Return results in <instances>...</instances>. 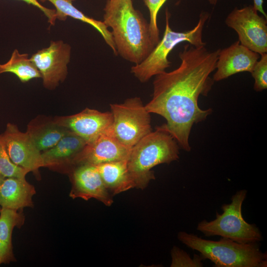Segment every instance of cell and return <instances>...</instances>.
<instances>
[{"instance_id": "f546056e", "label": "cell", "mask_w": 267, "mask_h": 267, "mask_svg": "<svg viewBox=\"0 0 267 267\" xmlns=\"http://www.w3.org/2000/svg\"><path fill=\"white\" fill-rule=\"evenodd\" d=\"M1 209L0 208V212Z\"/></svg>"}, {"instance_id": "9c48e42d", "label": "cell", "mask_w": 267, "mask_h": 267, "mask_svg": "<svg viewBox=\"0 0 267 267\" xmlns=\"http://www.w3.org/2000/svg\"><path fill=\"white\" fill-rule=\"evenodd\" d=\"M71 46L63 41H52L47 47L38 50L30 57L39 71L44 87L53 90L63 82L68 74Z\"/></svg>"}, {"instance_id": "cb8c5ba5", "label": "cell", "mask_w": 267, "mask_h": 267, "mask_svg": "<svg viewBox=\"0 0 267 267\" xmlns=\"http://www.w3.org/2000/svg\"><path fill=\"white\" fill-rule=\"evenodd\" d=\"M256 63L252 72L255 80L254 89L261 91L267 89V54L263 53Z\"/></svg>"}, {"instance_id": "603a6c76", "label": "cell", "mask_w": 267, "mask_h": 267, "mask_svg": "<svg viewBox=\"0 0 267 267\" xmlns=\"http://www.w3.org/2000/svg\"><path fill=\"white\" fill-rule=\"evenodd\" d=\"M167 0H143L150 14L149 33L151 39L155 45L160 41L159 30L157 25V15L160 8Z\"/></svg>"}, {"instance_id": "2e32d148", "label": "cell", "mask_w": 267, "mask_h": 267, "mask_svg": "<svg viewBox=\"0 0 267 267\" xmlns=\"http://www.w3.org/2000/svg\"><path fill=\"white\" fill-rule=\"evenodd\" d=\"M87 144L83 138L70 131L53 147L41 152L44 167L66 164L72 168L74 159Z\"/></svg>"}, {"instance_id": "ffe728a7", "label": "cell", "mask_w": 267, "mask_h": 267, "mask_svg": "<svg viewBox=\"0 0 267 267\" xmlns=\"http://www.w3.org/2000/svg\"><path fill=\"white\" fill-rule=\"evenodd\" d=\"M24 217L17 210L1 208L0 212V263L15 261L12 251V233L14 227L21 226Z\"/></svg>"}, {"instance_id": "7402d4cb", "label": "cell", "mask_w": 267, "mask_h": 267, "mask_svg": "<svg viewBox=\"0 0 267 267\" xmlns=\"http://www.w3.org/2000/svg\"><path fill=\"white\" fill-rule=\"evenodd\" d=\"M29 172L12 162L0 134V175L4 178H25Z\"/></svg>"}, {"instance_id": "4fadbf2b", "label": "cell", "mask_w": 267, "mask_h": 267, "mask_svg": "<svg viewBox=\"0 0 267 267\" xmlns=\"http://www.w3.org/2000/svg\"><path fill=\"white\" fill-rule=\"evenodd\" d=\"M72 182L70 196L72 198H94L107 206L113 203V196L105 186L95 165L86 164L74 167Z\"/></svg>"}, {"instance_id": "8992f818", "label": "cell", "mask_w": 267, "mask_h": 267, "mask_svg": "<svg viewBox=\"0 0 267 267\" xmlns=\"http://www.w3.org/2000/svg\"><path fill=\"white\" fill-rule=\"evenodd\" d=\"M246 195V190L237 192L230 204L222 206V214L217 213L216 218L213 221L200 222L197 229L207 236L219 235L240 243H257L261 241L258 228L247 222L242 216V206Z\"/></svg>"}, {"instance_id": "9a60e30c", "label": "cell", "mask_w": 267, "mask_h": 267, "mask_svg": "<svg viewBox=\"0 0 267 267\" xmlns=\"http://www.w3.org/2000/svg\"><path fill=\"white\" fill-rule=\"evenodd\" d=\"M35 187L25 178H6L0 185V205L1 208L18 211L33 206L32 197Z\"/></svg>"}, {"instance_id": "4316f807", "label": "cell", "mask_w": 267, "mask_h": 267, "mask_svg": "<svg viewBox=\"0 0 267 267\" xmlns=\"http://www.w3.org/2000/svg\"><path fill=\"white\" fill-rule=\"evenodd\" d=\"M254 1V4L253 7L257 11L260 12L261 14H263V15L265 17L267 18V15L266 13L264 10L263 8V0H253Z\"/></svg>"}, {"instance_id": "e0dca14e", "label": "cell", "mask_w": 267, "mask_h": 267, "mask_svg": "<svg viewBox=\"0 0 267 267\" xmlns=\"http://www.w3.org/2000/svg\"><path fill=\"white\" fill-rule=\"evenodd\" d=\"M128 160L96 165L105 186L112 196L135 187L129 172Z\"/></svg>"}, {"instance_id": "30bf717a", "label": "cell", "mask_w": 267, "mask_h": 267, "mask_svg": "<svg viewBox=\"0 0 267 267\" xmlns=\"http://www.w3.org/2000/svg\"><path fill=\"white\" fill-rule=\"evenodd\" d=\"M0 135L12 162L29 172L38 175L39 169L44 167L42 153L28 133L21 132L17 126L8 123Z\"/></svg>"}, {"instance_id": "5b68a950", "label": "cell", "mask_w": 267, "mask_h": 267, "mask_svg": "<svg viewBox=\"0 0 267 267\" xmlns=\"http://www.w3.org/2000/svg\"><path fill=\"white\" fill-rule=\"evenodd\" d=\"M170 14L166 11V27L162 39L155 46L149 55L141 63L131 68V73L141 83L147 82L152 77L165 71L170 66L168 59L170 52L178 44L187 42L195 46H205L202 40L204 25L209 14L202 12L197 25L191 30L182 32H176L170 26Z\"/></svg>"}, {"instance_id": "ac0fdd59", "label": "cell", "mask_w": 267, "mask_h": 267, "mask_svg": "<svg viewBox=\"0 0 267 267\" xmlns=\"http://www.w3.org/2000/svg\"><path fill=\"white\" fill-rule=\"evenodd\" d=\"M70 131L53 120L36 119L29 123L26 132L42 152L53 147Z\"/></svg>"}, {"instance_id": "5bb4252c", "label": "cell", "mask_w": 267, "mask_h": 267, "mask_svg": "<svg viewBox=\"0 0 267 267\" xmlns=\"http://www.w3.org/2000/svg\"><path fill=\"white\" fill-rule=\"evenodd\" d=\"M259 58V53L237 41L229 46L220 49L213 80L218 82L240 72L251 73Z\"/></svg>"}, {"instance_id": "7a4b0ae2", "label": "cell", "mask_w": 267, "mask_h": 267, "mask_svg": "<svg viewBox=\"0 0 267 267\" xmlns=\"http://www.w3.org/2000/svg\"><path fill=\"white\" fill-rule=\"evenodd\" d=\"M103 10V22L112 29L118 54L135 65L141 63L155 46L149 23L132 0H107Z\"/></svg>"}, {"instance_id": "277c9868", "label": "cell", "mask_w": 267, "mask_h": 267, "mask_svg": "<svg viewBox=\"0 0 267 267\" xmlns=\"http://www.w3.org/2000/svg\"><path fill=\"white\" fill-rule=\"evenodd\" d=\"M178 238L192 250L199 252L203 259L210 260L218 267H266L267 254L257 243H240L222 238L219 241L201 238L181 231Z\"/></svg>"}, {"instance_id": "f1b7e54d", "label": "cell", "mask_w": 267, "mask_h": 267, "mask_svg": "<svg viewBox=\"0 0 267 267\" xmlns=\"http://www.w3.org/2000/svg\"><path fill=\"white\" fill-rule=\"evenodd\" d=\"M5 178L0 175V185Z\"/></svg>"}, {"instance_id": "d6986e66", "label": "cell", "mask_w": 267, "mask_h": 267, "mask_svg": "<svg viewBox=\"0 0 267 267\" xmlns=\"http://www.w3.org/2000/svg\"><path fill=\"white\" fill-rule=\"evenodd\" d=\"M42 2L48 1L55 7L57 19L65 20L68 16L79 20L89 24L94 28L102 36L106 43L111 47L114 54L117 51L111 32L103 21L97 20L86 15L73 4L75 0H40Z\"/></svg>"}, {"instance_id": "ba28073f", "label": "cell", "mask_w": 267, "mask_h": 267, "mask_svg": "<svg viewBox=\"0 0 267 267\" xmlns=\"http://www.w3.org/2000/svg\"><path fill=\"white\" fill-rule=\"evenodd\" d=\"M226 25L237 33L240 43L261 55L267 52V21L253 5L235 8L226 17Z\"/></svg>"}, {"instance_id": "6da1fadb", "label": "cell", "mask_w": 267, "mask_h": 267, "mask_svg": "<svg viewBox=\"0 0 267 267\" xmlns=\"http://www.w3.org/2000/svg\"><path fill=\"white\" fill-rule=\"evenodd\" d=\"M220 49L210 51L205 46H184L179 53V66L169 72L156 76L151 100L145 107L150 113L163 117L160 126L186 151L191 147L189 137L193 125L205 120L212 110L201 109L200 95H207L214 84L210 74L216 69Z\"/></svg>"}, {"instance_id": "7c38bea8", "label": "cell", "mask_w": 267, "mask_h": 267, "mask_svg": "<svg viewBox=\"0 0 267 267\" xmlns=\"http://www.w3.org/2000/svg\"><path fill=\"white\" fill-rule=\"evenodd\" d=\"M131 149L116 138L111 129L94 141L86 144L74 159L72 168L81 164L96 166L110 162L128 160Z\"/></svg>"}, {"instance_id": "8fae6325", "label": "cell", "mask_w": 267, "mask_h": 267, "mask_svg": "<svg viewBox=\"0 0 267 267\" xmlns=\"http://www.w3.org/2000/svg\"><path fill=\"white\" fill-rule=\"evenodd\" d=\"M53 120L83 138L88 144L110 130L113 116L111 112H102L86 108L78 113L57 117Z\"/></svg>"}, {"instance_id": "484cf974", "label": "cell", "mask_w": 267, "mask_h": 267, "mask_svg": "<svg viewBox=\"0 0 267 267\" xmlns=\"http://www.w3.org/2000/svg\"><path fill=\"white\" fill-rule=\"evenodd\" d=\"M23 1L29 4L32 5L42 11L47 18L48 22L51 25H54L57 19L55 9L48 8L43 6L38 0H19Z\"/></svg>"}, {"instance_id": "d4e9b609", "label": "cell", "mask_w": 267, "mask_h": 267, "mask_svg": "<svg viewBox=\"0 0 267 267\" xmlns=\"http://www.w3.org/2000/svg\"><path fill=\"white\" fill-rule=\"evenodd\" d=\"M172 262L171 267H194L203 266L201 262L202 257L196 256L191 259L189 256L182 250L177 247H174L171 251Z\"/></svg>"}, {"instance_id": "44dd1931", "label": "cell", "mask_w": 267, "mask_h": 267, "mask_svg": "<svg viewBox=\"0 0 267 267\" xmlns=\"http://www.w3.org/2000/svg\"><path fill=\"white\" fill-rule=\"evenodd\" d=\"M4 73L15 75L22 83L41 78L39 71L29 57V54L21 53L17 49L13 51L6 62L0 64V75Z\"/></svg>"}, {"instance_id": "3957f363", "label": "cell", "mask_w": 267, "mask_h": 267, "mask_svg": "<svg viewBox=\"0 0 267 267\" xmlns=\"http://www.w3.org/2000/svg\"><path fill=\"white\" fill-rule=\"evenodd\" d=\"M179 154L177 141L160 126L144 136L132 148L128 160L129 172L135 187L145 188L155 178L151 169L177 160Z\"/></svg>"}, {"instance_id": "83f0119b", "label": "cell", "mask_w": 267, "mask_h": 267, "mask_svg": "<svg viewBox=\"0 0 267 267\" xmlns=\"http://www.w3.org/2000/svg\"><path fill=\"white\" fill-rule=\"evenodd\" d=\"M218 0H208L210 3L213 5H215L217 2Z\"/></svg>"}, {"instance_id": "52a82bcc", "label": "cell", "mask_w": 267, "mask_h": 267, "mask_svg": "<svg viewBox=\"0 0 267 267\" xmlns=\"http://www.w3.org/2000/svg\"><path fill=\"white\" fill-rule=\"evenodd\" d=\"M112 132L122 144L132 149L152 132L150 113L140 97L127 99L120 104H111Z\"/></svg>"}, {"instance_id": "4dcf8cb0", "label": "cell", "mask_w": 267, "mask_h": 267, "mask_svg": "<svg viewBox=\"0 0 267 267\" xmlns=\"http://www.w3.org/2000/svg\"></svg>"}]
</instances>
